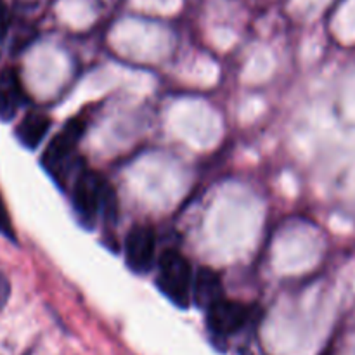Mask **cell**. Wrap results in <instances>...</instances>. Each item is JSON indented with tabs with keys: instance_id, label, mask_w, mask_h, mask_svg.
<instances>
[{
	"instance_id": "cell-5",
	"label": "cell",
	"mask_w": 355,
	"mask_h": 355,
	"mask_svg": "<svg viewBox=\"0 0 355 355\" xmlns=\"http://www.w3.org/2000/svg\"><path fill=\"white\" fill-rule=\"evenodd\" d=\"M253 318V309L250 305L231 300H218L207 309V326L210 333L218 338H227L236 335L248 326Z\"/></svg>"
},
{
	"instance_id": "cell-10",
	"label": "cell",
	"mask_w": 355,
	"mask_h": 355,
	"mask_svg": "<svg viewBox=\"0 0 355 355\" xmlns=\"http://www.w3.org/2000/svg\"><path fill=\"white\" fill-rule=\"evenodd\" d=\"M10 297V283L9 277L3 274V270H0V312L3 311V307L7 305Z\"/></svg>"
},
{
	"instance_id": "cell-11",
	"label": "cell",
	"mask_w": 355,
	"mask_h": 355,
	"mask_svg": "<svg viewBox=\"0 0 355 355\" xmlns=\"http://www.w3.org/2000/svg\"><path fill=\"white\" fill-rule=\"evenodd\" d=\"M7 30V7L3 0H0V40L6 35Z\"/></svg>"
},
{
	"instance_id": "cell-4",
	"label": "cell",
	"mask_w": 355,
	"mask_h": 355,
	"mask_svg": "<svg viewBox=\"0 0 355 355\" xmlns=\"http://www.w3.org/2000/svg\"><path fill=\"white\" fill-rule=\"evenodd\" d=\"M125 263L134 274L151 272L156 259V232L148 224L132 225L123 241Z\"/></svg>"
},
{
	"instance_id": "cell-2",
	"label": "cell",
	"mask_w": 355,
	"mask_h": 355,
	"mask_svg": "<svg viewBox=\"0 0 355 355\" xmlns=\"http://www.w3.org/2000/svg\"><path fill=\"white\" fill-rule=\"evenodd\" d=\"M193 269L182 253L175 250H166L159 255L156 284L159 291L180 309H187L191 300V288H193Z\"/></svg>"
},
{
	"instance_id": "cell-6",
	"label": "cell",
	"mask_w": 355,
	"mask_h": 355,
	"mask_svg": "<svg viewBox=\"0 0 355 355\" xmlns=\"http://www.w3.org/2000/svg\"><path fill=\"white\" fill-rule=\"evenodd\" d=\"M28 103L23 82L16 68L0 71V121H12L21 107Z\"/></svg>"
},
{
	"instance_id": "cell-8",
	"label": "cell",
	"mask_w": 355,
	"mask_h": 355,
	"mask_svg": "<svg viewBox=\"0 0 355 355\" xmlns=\"http://www.w3.org/2000/svg\"><path fill=\"white\" fill-rule=\"evenodd\" d=\"M51 118L47 116L42 111H28L21 121L17 123L16 130H14V135H16L17 142H19L23 148L37 149L40 146V142L44 141L47 132L51 130Z\"/></svg>"
},
{
	"instance_id": "cell-1",
	"label": "cell",
	"mask_w": 355,
	"mask_h": 355,
	"mask_svg": "<svg viewBox=\"0 0 355 355\" xmlns=\"http://www.w3.org/2000/svg\"><path fill=\"white\" fill-rule=\"evenodd\" d=\"M87 120L82 116L71 118L64 127L51 139L40 156V165L59 187H66L69 180L82 172L83 159L76 155V146L85 134Z\"/></svg>"
},
{
	"instance_id": "cell-3",
	"label": "cell",
	"mask_w": 355,
	"mask_h": 355,
	"mask_svg": "<svg viewBox=\"0 0 355 355\" xmlns=\"http://www.w3.org/2000/svg\"><path fill=\"white\" fill-rule=\"evenodd\" d=\"M107 180L94 170L83 168L71 182V205L76 220L87 231H92L101 217Z\"/></svg>"
},
{
	"instance_id": "cell-9",
	"label": "cell",
	"mask_w": 355,
	"mask_h": 355,
	"mask_svg": "<svg viewBox=\"0 0 355 355\" xmlns=\"http://www.w3.org/2000/svg\"><path fill=\"white\" fill-rule=\"evenodd\" d=\"M0 234L6 236V238L10 239V241L16 243V236H14L12 224H10L9 214H7L6 207H3L2 198H0Z\"/></svg>"
},
{
	"instance_id": "cell-7",
	"label": "cell",
	"mask_w": 355,
	"mask_h": 355,
	"mask_svg": "<svg viewBox=\"0 0 355 355\" xmlns=\"http://www.w3.org/2000/svg\"><path fill=\"white\" fill-rule=\"evenodd\" d=\"M222 298H224V286H222L220 274L210 267H200L193 276V288H191L193 304L207 311Z\"/></svg>"
}]
</instances>
